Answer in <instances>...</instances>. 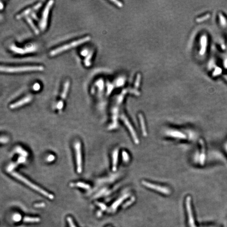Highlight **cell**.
<instances>
[{
	"mask_svg": "<svg viewBox=\"0 0 227 227\" xmlns=\"http://www.w3.org/2000/svg\"><path fill=\"white\" fill-rule=\"evenodd\" d=\"M44 68L41 65H27L21 66H1V71L2 72L9 73L27 72L33 71H43Z\"/></svg>",
	"mask_w": 227,
	"mask_h": 227,
	"instance_id": "1",
	"label": "cell"
},
{
	"mask_svg": "<svg viewBox=\"0 0 227 227\" xmlns=\"http://www.w3.org/2000/svg\"><path fill=\"white\" fill-rule=\"evenodd\" d=\"M91 39V37L89 36H87L83 37L80 39L75 40L74 41H72L70 43L64 44L63 45H62V46L58 47L57 48H55L50 53V56H54L55 55L60 54V53L63 52H65L68 50H70V48H74V47L79 46V45L84 44L85 43L88 42V41H90Z\"/></svg>",
	"mask_w": 227,
	"mask_h": 227,
	"instance_id": "2",
	"label": "cell"
},
{
	"mask_svg": "<svg viewBox=\"0 0 227 227\" xmlns=\"http://www.w3.org/2000/svg\"><path fill=\"white\" fill-rule=\"evenodd\" d=\"M12 175L15 178H17V179H19L20 181H22V182L26 184L27 186H28L30 188L33 189V190H35V191H36L37 192H39L41 194L44 195V196L47 197L48 198L50 199H54V196L53 194H49L48 192L43 190L42 188H40L39 186L35 185V184L31 182V181H29L28 180L25 178V177H23L22 175H20V174H18V173H16V172L12 173Z\"/></svg>",
	"mask_w": 227,
	"mask_h": 227,
	"instance_id": "3",
	"label": "cell"
},
{
	"mask_svg": "<svg viewBox=\"0 0 227 227\" xmlns=\"http://www.w3.org/2000/svg\"><path fill=\"white\" fill-rule=\"evenodd\" d=\"M54 3L53 1H50L46 4L42 15L41 19L39 22V27L42 31H44L47 27L49 13Z\"/></svg>",
	"mask_w": 227,
	"mask_h": 227,
	"instance_id": "4",
	"label": "cell"
},
{
	"mask_svg": "<svg viewBox=\"0 0 227 227\" xmlns=\"http://www.w3.org/2000/svg\"><path fill=\"white\" fill-rule=\"evenodd\" d=\"M76 158L77 171L81 174L82 171V155L81 142H77L74 144Z\"/></svg>",
	"mask_w": 227,
	"mask_h": 227,
	"instance_id": "5",
	"label": "cell"
},
{
	"mask_svg": "<svg viewBox=\"0 0 227 227\" xmlns=\"http://www.w3.org/2000/svg\"><path fill=\"white\" fill-rule=\"evenodd\" d=\"M186 208L187 210L188 217V223L190 227H197L194 223V218L192 214V209L191 206L190 197H187L186 200Z\"/></svg>",
	"mask_w": 227,
	"mask_h": 227,
	"instance_id": "6",
	"label": "cell"
},
{
	"mask_svg": "<svg viewBox=\"0 0 227 227\" xmlns=\"http://www.w3.org/2000/svg\"><path fill=\"white\" fill-rule=\"evenodd\" d=\"M32 100V96H25L24 98H22L18 102H16L15 103L12 104L10 106V108L11 109H15L16 108L22 106L23 105L26 104L27 103H30Z\"/></svg>",
	"mask_w": 227,
	"mask_h": 227,
	"instance_id": "7",
	"label": "cell"
},
{
	"mask_svg": "<svg viewBox=\"0 0 227 227\" xmlns=\"http://www.w3.org/2000/svg\"><path fill=\"white\" fill-rule=\"evenodd\" d=\"M142 183L144 185V186H146L147 187L149 188H151L154 190H156L159 192L163 193L164 194H168L170 193V191L167 188L162 187L161 186H157L156 185H154L153 183H149L148 182H145L144 181L142 182Z\"/></svg>",
	"mask_w": 227,
	"mask_h": 227,
	"instance_id": "8",
	"label": "cell"
},
{
	"mask_svg": "<svg viewBox=\"0 0 227 227\" xmlns=\"http://www.w3.org/2000/svg\"><path fill=\"white\" fill-rule=\"evenodd\" d=\"M41 6V3H37L33 7H28V8L26 9V10H25L24 11H23L22 12H21L19 14H18V16H16V19L19 20V19H21V18H24L25 16H26L28 14H29L30 13H31V12L35 11V10H36L37 9H39Z\"/></svg>",
	"mask_w": 227,
	"mask_h": 227,
	"instance_id": "9",
	"label": "cell"
},
{
	"mask_svg": "<svg viewBox=\"0 0 227 227\" xmlns=\"http://www.w3.org/2000/svg\"><path fill=\"white\" fill-rule=\"evenodd\" d=\"M41 219L39 217L25 216L23 218V222L26 223H36L40 222Z\"/></svg>",
	"mask_w": 227,
	"mask_h": 227,
	"instance_id": "10",
	"label": "cell"
},
{
	"mask_svg": "<svg viewBox=\"0 0 227 227\" xmlns=\"http://www.w3.org/2000/svg\"><path fill=\"white\" fill-rule=\"evenodd\" d=\"M124 121L125 124L127 126L128 128L129 129V131L131 133V136H132L134 139L135 140V142H138V140L137 137V136H136V134L135 131H134L133 128L131 127V125L129 124V122L127 120V119H126V118H124Z\"/></svg>",
	"mask_w": 227,
	"mask_h": 227,
	"instance_id": "11",
	"label": "cell"
},
{
	"mask_svg": "<svg viewBox=\"0 0 227 227\" xmlns=\"http://www.w3.org/2000/svg\"><path fill=\"white\" fill-rule=\"evenodd\" d=\"M70 82L69 81H67L65 83H64L63 90L61 94V98L62 99H65L66 97L68 90H69V88H70Z\"/></svg>",
	"mask_w": 227,
	"mask_h": 227,
	"instance_id": "12",
	"label": "cell"
},
{
	"mask_svg": "<svg viewBox=\"0 0 227 227\" xmlns=\"http://www.w3.org/2000/svg\"><path fill=\"white\" fill-rule=\"evenodd\" d=\"M118 151L116 149L113 153V170L115 171L117 168V164L118 162Z\"/></svg>",
	"mask_w": 227,
	"mask_h": 227,
	"instance_id": "13",
	"label": "cell"
},
{
	"mask_svg": "<svg viewBox=\"0 0 227 227\" xmlns=\"http://www.w3.org/2000/svg\"><path fill=\"white\" fill-rule=\"evenodd\" d=\"M26 19L27 22V23L29 24V25H30L31 28H32V30H33V31L34 32V33H35L36 35L39 34V30L38 28L36 27L35 24L33 23V21H32V20L31 18H30V17H28V16H27V17H26Z\"/></svg>",
	"mask_w": 227,
	"mask_h": 227,
	"instance_id": "14",
	"label": "cell"
},
{
	"mask_svg": "<svg viewBox=\"0 0 227 227\" xmlns=\"http://www.w3.org/2000/svg\"><path fill=\"white\" fill-rule=\"evenodd\" d=\"M169 135L174 137L180 138H185V135L183 134L178 131H170L169 132Z\"/></svg>",
	"mask_w": 227,
	"mask_h": 227,
	"instance_id": "15",
	"label": "cell"
},
{
	"mask_svg": "<svg viewBox=\"0 0 227 227\" xmlns=\"http://www.w3.org/2000/svg\"><path fill=\"white\" fill-rule=\"evenodd\" d=\"M75 186L77 187H81V188H84L86 189H88L90 188V186L88 184L86 183H83V182H77L75 184Z\"/></svg>",
	"mask_w": 227,
	"mask_h": 227,
	"instance_id": "16",
	"label": "cell"
},
{
	"mask_svg": "<svg viewBox=\"0 0 227 227\" xmlns=\"http://www.w3.org/2000/svg\"><path fill=\"white\" fill-rule=\"evenodd\" d=\"M67 221H68V224L69 226V227H77L76 226L75 224L74 221L73 220L72 218L70 217H68L67 218Z\"/></svg>",
	"mask_w": 227,
	"mask_h": 227,
	"instance_id": "17",
	"label": "cell"
},
{
	"mask_svg": "<svg viewBox=\"0 0 227 227\" xmlns=\"http://www.w3.org/2000/svg\"><path fill=\"white\" fill-rule=\"evenodd\" d=\"M92 54H93L92 52H90V54L88 55V56L85 59V64L86 66H89L90 65V64H91V63H90V60H91V59L92 58Z\"/></svg>",
	"mask_w": 227,
	"mask_h": 227,
	"instance_id": "18",
	"label": "cell"
},
{
	"mask_svg": "<svg viewBox=\"0 0 227 227\" xmlns=\"http://www.w3.org/2000/svg\"><path fill=\"white\" fill-rule=\"evenodd\" d=\"M13 220L16 221H19L21 219V217L20 214H16L13 216Z\"/></svg>",
	"mask_w": 227,
	"mask_h": 227,
	"instance_id": "19",
	"label": "cell"
},
{
	"mask_svg": "<svg viewBox=\"0 0 227 227\" xmlns=\"http://www.w3.org/2000/svg\"><path fill=\"white\" fill-rule=\"evenodd\" d=\"M55 159L54 156L52 155H50L48 156L47 158V161L48 162H52Z\"/></svg>",
	"mask_w": 227,
	"mask_h": 227,
	"instance_id": "20",
	"label": "cell"
},
{
	"mask_svg": "<svg viewBox=\"0 0 227 227\" xmlns=\"http://www.w3.org/2000/svg\"><path fill=\"white\" fill-rule=\"evenodd\" d=\"M96 203L99 205V207H101L102 208V209L105 210L106 209V205H104L103 203Z\"/></svg>",
	"mask_w": 227,
	"mask_h": 227,
	"instance_id": "21",
	"label": "cell"
},
{
	"mask_svg": "<svg viewBox=\"0 0 227 227\" xmlns=\"http://www.w3.org/2000/svg\"><path fill=\"white\" fill-rule=\"evenodd\" d=\"M63 103H62V102H59V104H57V108L59 109H62V107H63Z\"/></svg>",
	"mask_w": 227,
	"mask_h": 227,
	"instance_id": "22",
	"label": "cell"
},
{
	"mask_svg": "<svg viewBox=\"0 0 227 227\" xmlns=\"http://www.w3.org/2000/svg\"><path fill=\"white\" fill-rule=\"evenodd\" d=\"M3 9V3L2 2H1V10H2Z\"/></svg>",
	"mask_w": 227,
	"mask_h": 227,
	"instance_id": "23",
	"label": "cell"
}]
</instances>
